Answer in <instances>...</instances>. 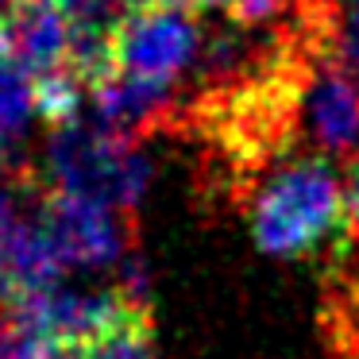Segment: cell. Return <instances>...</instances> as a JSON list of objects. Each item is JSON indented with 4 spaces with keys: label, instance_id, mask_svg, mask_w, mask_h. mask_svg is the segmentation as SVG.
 Masks as SVG:
<instances>
[{
    "label": "cell",
    "instance_id": "9a60e30c",
    "mask_svg": "<svg viewBox=\"0 0 359 359\" xmlns=\"http://www.w3.org/2000/svg\"><path fill=\"white\" fill-rule=\"evenodd\" d=\"M20 140V132L12 128V120L4 116V109H0V170L8 166V155H12V143Z\"/></svg>",
    "mask_w": 359,
    "mask_h": 359
},
{
    "label": "cell",
    "instance_id": "5bb4252c",
    "mask_svg": "<svg viewBox=\"0 0 359 359\" xmlns=\"http://www.w3.org/2000/svg\"><path fill=\"white\" fill-rule=\"evenodd\" d=\"M344 236L359 243V158L351 163L348 182H344Z\"/></svg>",
    "mask_w": 359,
    "mask_h": 359
},
{
    "label": "cell",
    "instance_id": "7a4b0ae2",
    "mask_svg": "<svg viewBox=\"0 0 359 359\" xmlns=\"http://www.w3.org/2000/svg\"><path fill=\"white\" fill-rule=\"evenodd\" d=\"M344 220V186L325 155L282 163L251 201L255 243L274 259L317 255Z\"/></svg>",
    "mask_w": 359,
    "mask_h": 359
},
{
    "label": "cell",
    "instance_id": "5b68a950",
    "mask_svg": "<svg viewBox=\"0 0 359 359\" xmlns=\"http://www.w3.org/2000/svg\"><path fill=\"white\" fill-rule=\"evenodd\" d=\"M135 313H151V302L132 297L120 282L112 290H70L55 282V286L24 297L16 309H8V320L47 344H66L97 336Z\"/></svg>",
    "mask_w": 359,
    "mask_h": 359
},
{
    "label": "cell",
    "instance_id": "9c48e42d",
    "mask_svg": "<svg viewBox=\"0 0 359 359\" xmlns=\"http://www.w3.org/2000/svg\"><path fill=\"white\" fill-rule=\"evenodd\" d=\"M8 58L27 78L70 62V24L55 0H24L8 16Z\"/></svg>",
    "mask_w": 359,
    "mask_h": 359
},
{
    "label": "cell",
    "instance_id": "ba28073f",
    "mask_svg": "<svg viewBox=\"0 0 359 359\" xmlns=\"http://www.w3.org/2000/svg\"><path fill=\"white\" fill-rule=\"evenodd\" d=\"M62 274L66 263L58 259L55 243L32 205L0 232V305H4V313L16 309L24 297L62 282Z\"/></svg>",
    "mask_w": 359,
    "mask_h": 359
},
{
    "label": "cell",
    "instance_id": "7c38bea8",
    "mask_svg": "<svg viewBox=\"0 0 359 359\" xmlns=\"http://www.w3.org/2000/svg\"><path fill=\"white\" fill-rule=\"evenodd\" d=\"M47 340H39L35 332L4 320L0 325V359H47Z\"/></svg>",
    "mask_w": 359,
    "mask_h": 359
},
{
    "label": "cell",
    "instance_id": "52a82bcc",
    "mask_svg": "<svg viewBox=\"0 0 359 359\" xmlns=\"http://www.w3.org/2000/svg\"><path fill=\"white\" fill-rule=\"evenodd\" d=\"M302 143L336 163L359 158V89L320 58L302 97Z\"/></svg>",
    "mask_w": 359,
    "mask_h": 359
},
{
    "label": "cell",
    "instance_id": "6da1fadb",
    "mask_svg": "<svg viewBox=\"0 0 359 359\" xmlns=\"http://www.w3.org/2000/svg\"><path fill=\"white\" fill-rule=\"evenodd\" d=\"M43 189H66L104 201L120 212H135L151 186V163L140 155V143L116 135L97 116H78L50 128L39 166H32Z\"/></svg>",
    "mask_w": 359,
    "mask_h": 359
},
{
    "label": "cell",
    "instance_id": "ac0fdd59",
    "mask_svg": "<svg viewBox=\"0 0 359 359\" xmlns=\"http://www.w3.org/2000/svg\"><path fill=\"white\" fill-rule=\"evenodd\" d=\"M4 320H8V313H4V305H0V325H4Z\"/></svg>",
    "mask_w": 359,
    "mask_h": 359
},
{
    "label": "cell",
    "instance_id": "30bf717a",
    "mask_svg": "<svg viewBox=\"0 0 359 359\" xmlns=\"http://www.w3.org/2000/svg\"><path fill=\"white\" fill-rule=\"evenodd\" d=\"M47 359H158L155 336H151V313H135L86 340L50 344Z\"/></svg>",
    "mask_w": 359,
    "mask_h": 359
},
{
    "label": "cell",
    "instance_id": "8fae6325",
    "mask_svg": "<svg viewBox=\"0 0 359 359\" xmlns=\"http://www.w3.org/2000/svg\"><path fill=\"white\" fill-rule=\"evenodd\" d=\"M81 89H86V81H81L78 74L70 70V66L32 78L35 116L47 120V128H58V124H70V120H78V116H81Z\"/></svg>",
    "mask_w": 359,
    "mask_h": 359
},
{
    "label": "cell",
    "instance_id": "2e32d148",
    "mask_svg": "<svg viewBox=\"0 0 359 359\" xmlns=\"http://www.w3.org/2000/svg\"><path fill=\"white\" fill-rule=\"evenodd\" d=\"M135 4H174V8H197V0H135Z\"/></svg>",
    "mask_w": 359,
    "mask_h": 359
},
{
    "label": "cell",
    "instance_id": "3957f363",
    "mask_svg": "<svg viewBox=\"0 0 359 359\" xmlns=\"http://www.w3.org/2000/svg\"><path fill=\"white\" fill-rule=\"evenodd\" d=\"M201 20L194 8L140 4L112 32V70L147 81H178L201 50Z\"/></svg>",
    "mask_w": 359,
    "mask_h": 359
},
{
    "label": "cell",
    "instance_id": "4fadbf2b",
    "mask_svg": "<svg viewBox=\"0 0 359 359\" xmlns=\"http://www.w3.org/2000/svg\"><path fill=\"white\" fill-rule=\"evenodd\" d=\"M290 4H294V0H228V16L243 27H263V24H271L274 16L290 12Z\"/></svg>",
    "mask_w": 359,
    "mask_h": 359
},
{
    "label": "cell",
    "instance_id": "e0dca14e",
    "mask_svg": "<svg viewBox=\"0 0 359 359\" xmlns=\"http://www.w3.org/2000/svg\"><path fill=\"white\" fill-rule=\"evenodd\" d=\"M20 4H24V0H0V16L8 20V16H12V12H16V8H20Z\"/></svg>",
    "mask_w": 359,
    "mask_h": 359
},
{
    "label": "cell",
    "instance_id": "8992f818",
    "mask_svg": "<svg viewBox=\"0 0 359 359\" xmlns=\"http://www.w3.org/2000/svg\"><path fill=\"white\" fill-rule=\"evenodd\" d=\"M86 89L93 97V116L132 143L178 128L182 97L174 93V81H147L135 74L104 70Z\"/></svg>",
    "mask_w": 359,
    "mask_h": 359
},
{
    "label": "cell",
    "instance_id": "277c9868",
    "mask_svg": "<svg viewBox=\"0 0 359 359\" xmlns=\"http://www.w3.org/2000/svg\"><path fill=\"white\" fill-rule=\"evenodd\" d=\"M35 212L66 266L101 271L124 263L132 251V212H120L104 201L66 189H43Z\"/></svg>",
    "mask_w": 359,
    "mask_h": 359
}]
</instances>
